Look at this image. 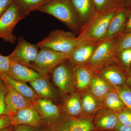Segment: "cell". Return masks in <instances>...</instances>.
Here are the masks:
<instances>
[{
	"instance_id": "obj_25",
	"label": "cell",
	"mask_w": 131,
	"mask_h": 131,
	"mask_svg": "<svg viewBox=\"0 0 131 131\" xmlns=\"http://www.w3.org/2000/svg\"><path fill=\"white\" fill-rule=\"evenodd\" d=\"M13 3L19 8L24 18L29 15L31 12L37 10L38 8L51 0H13Z\"/></svg>"
},
{
	"instance_id": "obj_12",
	"label": "cell",
	"mask_w": 131,
	"mask_h": 131,
	"mask_svg": "<svg viewBox=\"0 0 131 131\" xmlns=\"http://www.w3.org/2000/svg\"><path fill=\"white\" fill-rule=\"evenodd\" d=\"M95 73L101 76L113 88L127 84L126 74L113 61H111Z\"/></svg>"
},
{
	"instance_id": "obj_2",
	"label": "cell",
	"mask_w": 131,
	"mask_h": 131,
	"mask_svg": "<svg viewBox=\"0 0 131 131\" xmlns=\"http://www.w3.org/2000/svg\"><path fill=\"white\" fill-rule=\"evenodd\" d=\"M37 11L56 18L75 34L80 32L81 25L70 0H51L38 8Z\"/></svg>"
},
{
	"instance_id": "obj_1",
	"label": "cell",
	"mask_w": 131,
	"mask_h": 131,
	"mask_svg": "<svg viewBox=\"0 0 131 131\" xmlns=\"http://www.w3.org/2000/svg\"><path fill=\"white\" fill-rule=\"evenodd\" d=\"M122 8L96 12L82 26L78 37L81 40L100 43L104 40L111 19Z\"/></svg>"
},
{
	"instance_id": "obj_21",
	"label": "cell",
	"mask_w": 131,
	"mask_h": 131,
	"mask_svg": "<svg viewBox=\"0 0 131 131\" xmlns=\"http://www.w3.org/2000/svg\"><path fill=\"white\" fill-rule=\"evenodd\" d=\"M130 12L121 8L117 12L110 21L104 40L116 37L123 34L127 17Z\"/></svg>"
},
{
	"instance_id": "obj_33",
	"label": "cell",
	"mask_w": 131,
	"mask_h": 131,
	"mask_svg": "<svg viewBox=\"0 0 131 131\" xmlns=\"http://www.w3.org/2000/svg\"><path fill=\"white\" fill-rule=\"evenodd\" d=\"M12 125H13V123L10 115L0 116V130Z\"/></svg>"
},
{
	"instance_id": "obj_10",
	"label": "cell",
	"mask_w": 131,
	"mask_h": 131,
	"mask_svg": "<svg viewBox=\"0 0 131 131\" xmlns=\"http://www.w3.org/2000/svg\"><path fill=\"white\" fill-rule=\"evenodd\" d=\"M10 115L13 119V125H25L37 129L46 127L35 104L18 110Z\"/></svg>"
},
{
	"instance_id": "obj_3",
	"label": "cell",
	"mask_w": 131,
	"mask_h": 131,
	"mask_svg": "<svg viewBox=\"0 0 131 131\" xmlns=\"http://www.w3.org/2000/svg\"><path fill=\"white\" fill-rule=\"evenodd\" d=\"M85 41L76 37L74 33L57 29L50 32L37 45L39 48L46 47L55 51L69 53Z\"/></svg>"
},
{
	"instance_id": "obj_22",
	"label": "cell",
	"mask_w": 131,
	"mask_h": 131,
	"mask_svg": "<svg viewBox=\"0 0 131 131\" xmlns=\"http://www.w3.org/2000/svg\"><path fill=\"white\" fill-rule=\"evenodd\" d=\"M62 114L73 117H83L81 94L78 91L70 94L61 107Z\"/></svg>"
},
{
	"instance_id": "obj_31",
	"label": "cell",
	"mask_w": 131,
	"mask_h": 131,
	"mask_svg": "<svg viewBox=\"0 0 131 131\" xmlns=\"http://www.w3.org/2000/svg\"><path fill=\"white\" fill-rule=\"evenodd\" d=\"M7 92V87L0 78V116L10 115L7 108L5 102V96Z\"/></svg>"
},
{
	"instance_id": "obj_15",
	"label": "cell",
	"mask_w": 131,
	"mask_h": 131,
	"mask_svg": "<svg viewBox=\"0 0 131 131\" xmlns=\"http://www.w3.org/2000/svg\"><path fill=\"white\" fill-rule=\"evenodd\" d=\"M35 106L46 127L53 124L62 114L61 107L47 99L39 98L35 103Z\"/></svg>"
},
{
	"instance_id": "obj_19",
	"label": "cell",
	"mask_w": 131,
	"mask_h": 131,
	"mask_svg": "<svg viewBox=\"0 0 131 131\" xmlns=\"http://www.w3.org/2000/svg\"><path fill=\"white\" fill-rule=\"evenodd\" d=\"M93 73L86 65L74 66V81L76 91L81 93L89 91Z\"/></svg>"
},
{
	"instance_id": "obj_6",
	"label": "cell",
	"mask_w": 131,
	"mask_h": 131,
	"mask_svg": "<svg viewBox=\"0 0 131 131\" xmlns=\"http://www.w3.org/2000/svg\"><path fill=\"white\" fill-rule=\"evenodd\" d=\"M93 118L71 117L62 114L47 128L48 131H95Z\"/></svg>"
},
{
	"instance_id": "obj_4",
	"label": "cell",
	"mask_w": 131,
	"mask_h": 131,
	"mask_svg": "<svg viewBox=\"0 0 131 131\" xmlns=\"http://www.w3.org/2000/svg\"><path fill=\"white\" fill-rule=\"evenodd\" d=\"M37 56L29 68L43 75H49L55 67L68 59L70 53L55 51L49 48H39Z\"/></svg>"
},
{
	"instance_id": "obj_11",
	"label": "cell",
	"mask_w": 131,
	"mask_h": 131,
	"mask_svg": "<svg viewBox=\"0 0 131 131\" xmlns=\"http://www.w3.org/2000/svg\"><path fill=\"white\" fill-rule=\"evenodd\" d=\"M100 43L85 41L71 52L68 59L74 66L86 65Z\"/></svg>"
},
{
	"instance_id": "obj_35",
	"label": "cell",
	"mask_w": 131,
	"mask_h": 131,
	"mask_svg": "<svg viewBox=\"0 0 131 131\" xmlns=\"http://www.w3.org/2000/svg\"><path fill=\"white\" fill-rule=\"evenodd\" d=\"M13 3V0H0V18Z\"/></svg>"
},
{
	"instance_id": "obj_32",
	"label": "cell",
	"mask_w": 131,
	"mask_h": 131,
	"mask_svg": "<svg viewBox=\"0 0 131 131\" xmlns=\"http://www.w3.org/2000/svg\"><path fill=\"white\" fill-rule=\"evenodd\" d=\"M119 122L127 126H131V111L125 107L117 113Z\"/></svg>"
},
{
	"instance_id": "obj_5",
	"label": "cell",
	"mask_w": 131,
	"mask_h": 131,
	"mask_svg": "<svg viewBox=\"0 0 131 131\" xmlns=\"http://www.w3.org/2000/svg\"><path fill=\"white\" fill-rule=\"evenodd\" d=\"M74 68L69 60L66 59L55 67L50 73L54 85L63 94H71L76 91L74 83Z\"/></svg>"
},
{
	"instance_id": "obj_30",
	"label": "cell",
	"mask_w": 131,
	"mask_h": 131,
	"mask_svg": "<svg viewBox=\"0 0 131 131\" xmlns=\"http://www.w3.org/2000/svg\"><path fill=\"white\" fill-rule=\"evenodd\" d=\"M96 12L107 11L121 7L118 0H93Z\"/></svg>"
},
{
	"instance_id": "obj_16",
	"label": "cell",
	"mask_w": 131,
	"mask_h": 131,
	"mask_svg": "<svg viewBox=\"0 0 131 131\" xmlns=\"http://www.w3.org/2000/svg\"><path fill=\"white\" fill-rule=\"evenodd\" d=\"M39 98H43L56 102L58 100L57 93L50 82L49 75L28 82Z\"/></svg>"
},
{
	"instance_id": "obj_7",
	"label": "cell",
	"mask_w": 131,
	"mask_h": 131,
	"mask_svg": "<svg viewBox=\"0 0 131 131\" xmlns=\"http://www.w3.org/2000/svg\"><path fill=\"white\" fill-rule=\"evenodd\" d=\"M118 37L104 40L98 45L86 66L93 73H96L112 61L114 49Z\"/></svg>"
},
{
	"instance_id": "obj_24",
	"label": "cell",
	"mask_w": 131,
	"mask_h": 131,
	"mask_svg": "<svg viewBox=\"0 0 131 131\" xmlns=\"http://www.w3.org/2000/svg\"><path fill=\"white\" fill-rule=\"evenodd\" d=\"M114 89L101 76L94 73L89 91L94 96L102 100L106 95Z\"/></svg>"
},
{
	"instance_id": "obj_20",
	"label": "cell",
	"mask_w": 131,
	"mask_h": 131,
	"mask_svg": "<svg viewBox=\"0 0 131 131\" xmlns=\"http://www.w3.org/2000/svg\"><path fill=\"white\" fill-rule=\"evenodd\" d=\"M0 78L5 84L12 87L28 100L36 103L39 98L32 88L26 83L14 80L4 73H0Z\"/></svg>"
},
{
	"instance_id": "obj_41",
	"label": "cell",
	"mask_w": 131,
	"mask_h": 131,
	"mask_svg": "<svg viewBox=\"0 0 131 131\" xmlns=\"http://www.w3.org/2000/svg\"><path fill=\"white\" fill-rule=\"evenodd\" d=\"M37 131H48V130L47 127H44V128L38 129Z\"/></svg>"
},
{
	"instance_id": "obj_9",
	"label": "cell",
	"mask_w": 131,
	"mask_h": 131,
	"mask_svg": "<svg viewBox=\"0 0 131 131\" xmlns=\"http://www.w3.org/2000/svg\"><path fill=\"white\" fill-rule=\"evenodd\" d=\"M39 49L37 44L31 43L23 37H20L19 38L16 48L8 56L10 61L29 67L37 56Z\"/></svg>"
},
{
	"instance_id": "obj_38",
	"label": "cell",
	"mask_w": 131,
	"mask_h": 131,
	"mask_svg": "<svg viewBox=\"0 0 131 131\" xmlns=\"http://www.w3.org/2000/svg\"><path fill=\"white\" fill-rule=\"evenodd\" d=\"M118 2L122 8L131 11V0H118Z\"/></svg>"
},
{
	"instance_id": "obj_18",
	"label": "cell",
	"mask_w": 131,
	"mask_h": 131,
	"mask_svg": "<svg viewBox=\"0 0 131 131\" xmlns=\"http://www.w3.org/2000/svg\"><path fill=\"white\" fill-rule=\"evenodd\" d=\"M82 116L93 117L104 107L102 100L94 96L89 91L80 93Z\"/></svg>"
},
{
	"instance_id": "obj_34",
	"label": "cell",
	"mask_w": 131,
	"mask_h": 131,
	"mask_svg": "<svg viewBox=\"0 0 131 131\" xmlns=\"http://www.w3.org/2000/svg\"><path fill=\"white\" fill-rule=\"evenodd\" d=\"M10 61L8 56L0 55V73H7L9 70Z\"/></svg>"
},
{
	"instance_id": "obj_39",
	"label": "cell",
	"mask_w": 131,
	"mask_h": 131,
	"mask_svg": "<svg viewBox=\"0 0 131 131\" xmlns=\"http://www.w3.org/2000/svg\"><path fill=\"white\" fill-rule=\"evenodd\" d=\"M126 83L130 88H131V73L127 76Z\"/></svg>"
},
{
	"instance_id": "obj_40",
	"label": "cell",
	"mask_w": 131,
	"mask_h": 131,
	"mask_svg": "<svg viewBox=\"0 0 131 131\" xmlns=\"http://www.w3.org/2000/svg\"><path fill=\"white\" fill-rule=\"evenodd\" d=\"M14 125L11 126L5 129L1 130L0 131H13L14 129Z\"/></svg>"
},
{
	"instance_id": "obj_37",
	"label": "cell",
	"mask_w": 131,
	"mask_h": 131,
	"mask_svg": "<svg viewBox=\"0 0 131 131\" xmlns=\"http://www.w3.org/2000/svg\"><path fill=\"white\" fill-rule=\"evenodd\" d=\"M131 33V11L129 12L127 17L123 34Z\"/></svg>"
},
{
	"instance_id": "obj_28",
	"label": "cell",
	"mask_w": 131,
	"mask_h": 131,
	"mask_svg": "<svg viewBox=\"0 0 131 131\" xmlns=\"http://www.w3.org/2000/svg\"><path fill=\"white\" fill-rule=\"evenodd\" d=\"M114 88L119 95L125 107L131 111V88L126 84Z\"/></svg>"
},
{
	"instance_id": "obj_26",
	"label": "cell",
	"mask_w": 131,
	"mask_h": 131,
	"mask_svg": "<svg viewBox=\"0 0 131 131\" xmlns=\"http://www.w3.org/2000/svg\"><path fill=\"white\" fill-rule=\"evenodd\" d=\"M104 107L118 113L125 107L115 90L108 93L102 100Z\"/></svg>"
},
{
	"instance_id": "obj_27",
	"label": "cell",
	"mask_w": 131,
	"mask_h": 131,
	"mask_svg": "<svg viewBox=\"0 0 131 131\" xmlns=\"http://www.w3.org/2000/svg\"><path fill=\"white\" fill-rule=\"evenodd\" d=\"M112 61L118 66L128 76L131 73V48L115 54Z\"/></svg>"
},
{
	"instance_id": "obj_29",
	"label": "cell",
	"mask_w": 131,
	"mask_h": 131,
	"mask_svg": "<svg viewBox=\"0 0 131 131\" xmlns=\"http://www.w3.org/2000/svg\"><path fill=\"white\" fill-rule=\"evenodd\" d=\"M131 48V33L119 36L115 45L114 55L124 50Z\"/></svg>"
},
{
	"instance_id": "obj_17",
	"label": "cell",
	"mask_w": 131,
	"mask_h": 131,
	"mask_svg": "<svg viewBox=\"0 0 131 131\" xmlns=\"http://www.w3.org/2000/svg\"><path fill=\"white\" fill-rule=\"evenodd\" d=\"M6 85L7 87V92L5 96V102L9 114L35 105V103L28 100L12 87Z\"/></svg>"
},
{
	"instance_id": "obj_36",
	"label": "cell",
	"mask_w": 131,
	"mask_h": 131,
	"mask_svg": "<svg viewBox=\"0 0 131 131\" xmlns=\"http://www.w3.org/2000/svg\"><path fill=\"white\" fill-rule=\"evenodd\" d=\"M13 131H37L38 129L25 125H15Z\"/></svg>"
},
{
	"instance_id": "obj_14",
	"label": "cell",
	"mask_w": 131,
	"mask_h": 131,
	"mask_svg": "<svg viewBox=\"0 0 131 131\" xmlns=\"http://www.w3.org/2000/svg\"><path fill=\"white\" fill-rule=\"evenodd\" d=\"M6 74L14 80L25 83L28 82L46 75L38 73L28 66L12 61L9 70Z\"/></svg>"
},
{
	"instance_id": "obj_13",
	"label": "cell",
	"mask_w": 131,
	"mask_h": 131,
	"mask_svg": "<svg viewBox=\"0 0 131 131\" xmlns=\"http://www.w3.org/2000/svg\"><path fill=\"white\" fill-rule=\"evenodd\" d=\"M117 113L104 107L93 118L95 131H114L119 123Z\"/></svg>"
},
{
	"instance_id": "obj_23",
	"label": "cell",
	"mask_w": 131,
	"mask_h": 131,
	"mask_svg": "<svg viewBox=\"0 0 131 131\" xmlns=\"http://www.w3.org/2000/svg\"><path fill=\"white\" fill-rule=\"evenodd\" d=\"M70 1L77 13L82 26L89 21L96 13L93 0Z\"/></svg>"
},
{
	"instance_id": "obj_8",
	"label": "cell",
	"mask_w": 131,
	"mask_h": 131,
	"mask_svg": "<svg viewBox=\"0 0 131 131\" xmlns=\"http://www.w3.org/2000/svg\"><path fill=\"white\" fill-rule=\"evenodd\" d=\"M24 18L17 6L13 3L0 18V39L14 44L17 38L14 34V29L19 21Z\"/></svg>"
}]
</instances>
